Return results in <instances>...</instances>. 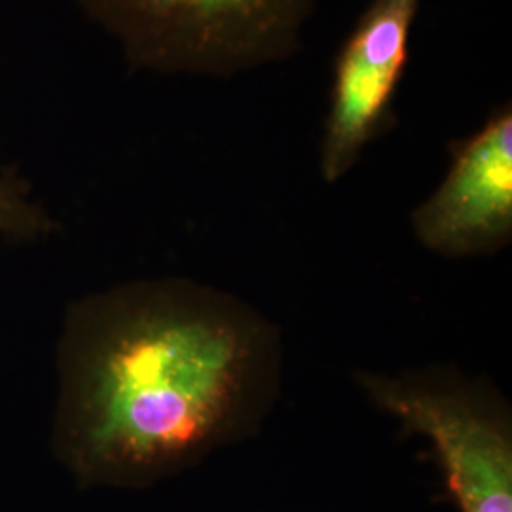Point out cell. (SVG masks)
I'll list each match as a JSON object with an SVG mask.
<instances>
[{
  "label": "cell",
  "instance_id": "obj_1",
  "mask_svg": "<svg viewBox=\"0 0 512 512\" xmlns=\"http://www.w3.org/2000/svg\"><path fill=\"white\" fill-rule=\"evenodd\" d=\"M281 330L190 279L78 304L63 346L57 446L82 486L147 488L253 439L281 393Z\"/></svg>",
  "mask_w": 512,
  "mask_h": 512
},
{
  "label": "cell",
  "instance_id": "obj_2",
  "mask_svg": "<svg viewBox=\"0 0 512 512\" xmlns=\"http://www.w3.org/2000/svg\"><path fill=\"white\" fill-rule=\"evenodd\" d=\"M131 65L234 76L289 59L319 0H76Z\"/></svg>",
  "mask_w": 512,
  "mask_h": 512
},
{
  "label": "cell",
  "instance_id": "obj_3",
  "mask_svg": "<svg viewBox=\"0 0 512 512\" xmlns=\"http://www.w3.org/2000/svg\"><path fill=\"white\" fill-rule=\"evenodd\" d=\"M355 384L404 435L431 444L458 512H512V410L490 380L433 365L399 374L359 370Z\"/></svg>",
  "mask_w": 512,
  "mask_h": 512
},
{
  "label": "cell",
  "instance_id": "obj_4",
  "mask_svg": "<svg viewBox=\"0 0 512 512\" xmlns=\"http://www.w3.org/2000/svg\"><path fill=\"white\" fill-rule=\"evenodd\" d=\"M421 0H372L334 63L319 169L336 183L365 148L395 126V93Z\"/></svg>",
  "mask_w": 512,
  "mask_h": 512
},
{
  "label": "cell",
  "instance_id": "obj_5",
  "mask_svg": "<svg viewBox=\"0 0 512 512\" xmlns=\"http://www.w3.org/2000/svg\"><path fill=\"white\" fill-rule=\"evenodd\" d=\"M439 188L412 211V232L444 258L495 255L512 241V107L501 105L467 139L450 143Z\"/></svg>",
  "mask_w": 512,
  "mask_h": 512
},
{
  "label": "cell",
  "instance_id": "obj_6",
  "mask_svg": "<svg viewBox=\"0 0 512 512\" xmlns=\"http://www.w3.org/2000/svg\"><path fill=\"white\" fill-rule=\"evenodd\" d=\"M52 228L50 219L27 200V186L14 175L0 179V232L14 238H35Z\"/></svg>",
  "mask_w": 512,
  "mask_h": 512
}]
</instances>
